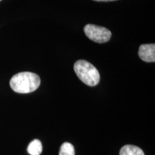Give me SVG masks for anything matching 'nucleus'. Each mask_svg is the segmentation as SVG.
<instances>
[{
    "instance_id": "423d86ee",
    "label": "nucleus",
    "mask_w": 155,
    "mask_h": 155,
    "mask_svg": "<svg viewBox=\"0 0 155 155\" xmlns=\"http://www.w3.org/2000/svg\"><path fill=\"white\" fill-rule=\"evenodd\" d=\"M28 152L30 155H40L42 152V145L39 139H34L29 144Z\"/></svg>"
},
{
    "instance_id": "20e7f679",
    "label": "nucleus",
    "mask_w": 155,
    "mask_h": 155,
    "mask_svg": "<svg viewBox=\"0 0 155 155\" xmlns=\"http://www.w3.org/2000/svg\"><path fill=\"white\" fill-rule=\"evenodd\" d=\"M139 56L143 61L152 63L155 61V45H141L139 49Z\"/></svg>"
},
{
    "instance_id": "39448f33",
    "label": "nucleus",
    "mask_w": 155,
    "mask_h": 155,
    "mask_svg": "<svg viewBox=\"0 0 155 155\" xmlns=\"http://www.w3.org/2000/svg\"><path fill=\"white\" fill-rule=\"evenodd\" d=\"M119 155H145L141 148L135 145L127 144L121 147Z\"/></svg>"
},
{
    "instance_id": "f257e3e1",
    "label": "nucleus",
    "mask_w": 155,
    "mask_h": 155,
    "mask_svg": "<svg viewBox=\"0 0 155 155\" xmlns=\"http://www.w3.org/2000/svg\"><path fill=\"white\" fill-rule=\"evenodd\" d=\"M40 78L38 75L31 72H22L15 75L11 78L9 85L15 92L29 94L39 88Z\"/></svg>"
},
{
    "instance_id": "1a4fd4ad",
    "label": "nucleus",
    "mask_w": 155,
    "mask_h": 155,
    "mask_svg": "<svg viewBox=\"0 0 155 155\" xmlns=\"http://www.w3.org/2000/svg\"><path fill=\"white\" fill-rule=\"evenodd\" d=\"M2 1V0H0V2H1Z\"/></svg>"
},
{
    "instance_id": "f03ea898",
    "label": "nucleus",
    "mask_w": 155,
    "mask_h": 155,
    "mask_svg": "<svg viewBox=\"0 0 155 155\" xmlns=\"http://www.w3.org/2000/svg\"><path fill=\"white\" fill-rule=\"evenodd\" d=\"M74 71L79 79L87 86H95L99 83V72L88 61L80 60L75 62Z\"/></svg>"
},
{
    "instance_id": "6e6552de",
    "label": "nucleus",
    "mask_w": 155,
    "mask_h": 155,
    "mask_svg": "<svg viewBox=\"0 0 155 155\" xmlns=\"http://www.w3.org/2000/svg\"><path fill=\"white\" fill-rule=\"evenodd\" d=\"M94 1H97V2H111V1H116V0H94Z\"/></svg>"
},
{
    "instance_id": "0eeeda50",
    "label": "nucleus",
    "mask_w": 155,
    "mask_h": 155,
    "mask_svg": "<svg viewBox=\"0 0 155 155\" xmlns=\"http://www.w3.org/2000/svg\"><path fill=\"white\" fill-rule=\"evenodd\" d=\"M59 155H75V149L72 144L65 142L61 145Z\"/></svg>"
},
{
    "instance_id": "7ed1b4c3",
    "label": "nucleus",
    "mask_w": 155,
    "mask_h": 155,
    "mask_svg": "<svg viewBox=\"0 0 155 155\" xmlns=\"http://www.w3.org/2000/svg\"><path fill=\"white\" fill-rule=\"evenodd\" d=\"M84 32L90 40L98 43L108 42L111 37V32L109 30L91 24L86 25L85 26Z\"/></svg>"
}]
</instances>
